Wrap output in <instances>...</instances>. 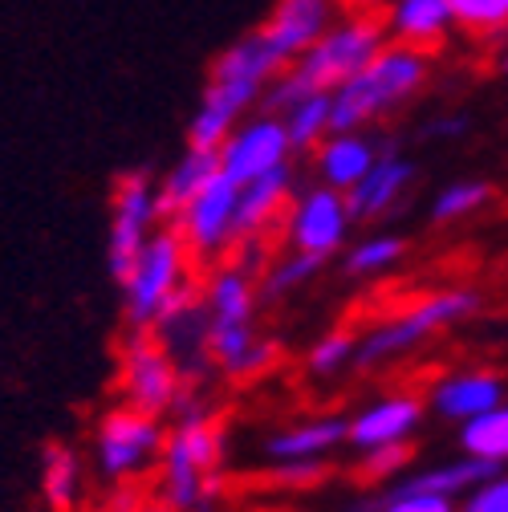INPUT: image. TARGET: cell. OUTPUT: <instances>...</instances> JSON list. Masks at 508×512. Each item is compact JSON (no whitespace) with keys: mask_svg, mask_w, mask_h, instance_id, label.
Listing matches in <instances>:
<instances>
[{"mask_svg":"<svg viewBox=\"0 0 508 512\" xmlns=\"http://www.w3.org/2000/svg\"><path fill=\"white\" fill-rule=\"evenodd\" d=\"M419 419H423V403L415 395L378 399L350 423V443L358 452H370V447H383V443H403V439H411Z\"/></svg>","mask_w":508,"mask_h":512,"instance_id":"16","label":"cell"},{"mask_svg":"<svg viewBox=\"0 0 508 512\" xmlns=\"http://www.w3.org/2000/svg\"><path fill=\"white\" fill-rule=\"evenodd\" d=\"M496 70H500V74H508V37H504V41H496Z\"/></svg>","mask_w":508,"mask_h":512,"instance_id":"38","label":"cell"},{"mask_svg":"<svg viewBox=\"0 0 508 512\" xmlns=\"http://www.w3.org/2000/svg\"><path fill=\"white\" fill-rule=\"evenodd\" d=\"M383 512H460L452 496L443 492H419V488H395L383 500Z\"/></svg>","mask_w":508,"mask_h":512,"instance_id":"32","label":"cell"},{"mask_svg":"<svg viewBox=\"0 0 508 512\" xmlns=\"http://www.w3.org/2000/svg\"><path fill=\"white\" fill-rule=\"evenodd\" d=\"M289 204H293V167L281 163L257 179L240 183L236 232L240 236H273V228L289 216Z\"/></svg>","mask_w":508,"mask_h":512,"instance_id":"14","label":"cell"},{"mask_svg":"<svg viewBox=\"0 0 508 512\" xmlns=\"http://www.w3.org/2000/svg\"><path fill=\"white\" fill-rule=\"evenodd\" d=\"M492 196V187L484 179H452L448 187H439V196L431 200V220L435 224H456L476 216Z\"/></svg>","mask_w":508,"mask_h":512,"instance_id":"27","label":"cell"},{"mask_svg":"<svg viewBox=\"0 0 508 512\" xmlns=\"http://www.w3.org/2000/svg\"><path fill=\"white\" fill-rule=\"evenodd\" d=\"M431 82V53L387 41L370 66L330 90V131H362V126L395 114Z\"/></svg>","mask_w":508,"mask_h":512,"instance_id":"3","label":"cell"},{"mask_svg":"<svg viewBox=\"0 0 508 512\" xmlns=\"http://www.w3.org/2000/svg\"><path fill=\"white\" fill-rule=\"evenodd\" d=\"M476 305H480V297L468 293V289H452V293L423 297V301L411 305L407 313L391 317V322H383V326H374V330L358 342L354 362H358V366H374V362L399 358V354H407L411 346H419L427 334H435V330H443V326L460 322V317L476 313Z\"/></svg>","mask_w":508,"mask_h":512,"instance_id":"8","label":"cell"},{"mask_svg":"<svg viewBox=\"0 0 508 512\" xmlns=\"http://www.w3.org/2000/svg\"><path fill=\"white\" fill-rule=\"evenodd\" d=\"M139 512H179V508H171V504H167V500L159 496V500H147V504H143Z\"/></svg>","mask_w":508,"mask_h":512,"instance_id":"39","label":"cell"},{"mask_svg":"<svg viewBox=\"0 0 508 512\" xmlns=\"http://www.w3.org/2000/svg\"><path fill=\"white\" fill-rule=\"evenodd\" d=\"M293 151L297 147L289 139L285 118L273 114V110H257V114H244L232 126V135L224 139V147H220V171L232 175L236 183H248V179H257V175L289 163Z\"/></svg>","mask_w":508,"mask_h":512,"instance_id":"10","label":"cell"},{"mask_svg":"<svg viewBox=\"0 0 508 512\" xmlns=\"http://www.w3.org/2000/svg\"><path fill=\"white\" fill-rule=\"evenodd\" d=\"M342 17V0H273V9L257 25L269 49L281 57V66L293 61Z\"/></svg>","mask_w":508,"mask_h":512,"instance_id":"12","label":"cell"},{"mask_svg":"<svg viewBox=\"0 0 508 512\" xmlns=\"http://www.w3.org/2000/svg\"><path fill=\"white\" fill-rule=\"evenodd\" d=\"M504 403V382L496 374H480V370H468V374H448L431 391V407L443 415V419H472V415H484L492 407Z\"/></svg>","mask_w":508,"mask_h":512,"instance_id":"18","label":"cell"},{"mask_svg":"<svg viewBox=\"0 0 508 512\" xmlns=\"http://www.w3.org/2000/svg\"><path fill=\"white\" fill-rule=\"evenodd\" d=\"M468 126H472L468 114H435L423 126V139H460V135H468Z\"/></svg>","mask_w":508,"mask_h":512,"instance_id":"35","label":"cell"},{"mask_svg":"<svg viewBox=\"0 0 508 512\" xmlns=\"http://www.w3.org/2000/svg\"><path fill=\"white\" fill-rule=\"evenodd\" d=\"M220 171V151H204V147H187L175 167L159 179V216L163 224H171L187 204L196 200V191Z\"/></svg>","mask_w":508,"mask_h":512,"instance_id":"19","label":"cell"},{"mask_svg":"<svg viewBox=\"0 0 508 512\" xmlns=\"http://www.w3.org/2000/svg\"><path fill=\"white\" fill-rule=\"evenodd\" d=\"M163 224L159 216V179L151 171H122L110 191V232H106V269L126 285L143 244Z\"/></svg>","mask_w":508,"mask_h":512,"instance_id":"5","label":"cell"},{"mask_svg":"<svg viewBox=\"0 0 508 512\" xmlns=\"http://www.w3.org/2000/svg\"><path fill=\"white\" fill-rule=\"evenodd\" d=\"M460 443H464L468 456L504 464V460H508V407L500 403V407H492V411H484V415L464 419Z\"/></svg>","mask_w":508,"mask_h":512,"instance_id":"25","label":"cell"},{"mask_svg":"<svg viewBox=\"0 0 508 512\" xmlns=\"http://www.w3.org/2000/svg\"><path fill=\"white\" fill-rule=\"evenodd\" d=\"M411 179H415L411 159L399 151L395 139H383V151H378L374 167L346 191L350 216H354V220H383V216L407 196Z\"/></svg>","mask_w":508,"mask_h":512,"instance_id":"13","label":"cell"},{"mask_svg":"<svg viewBox=\"0 0 508 512\" xmlns=\"http://www.w3.org/2000/svg\"><path fill=\"white\" fill-rule=\"evenodd\" d=\"M407 460H411L407 439H403V443L370 447V452H362V460H358V476H362V480H391V476H399V472L407 468Z\"/></svg>","mask_w":508,"mask_h":512,"instance_id":"31","label":"cell"},{"mask_svg":"<svg viewBox=\"0 0 508 512\" xmlns=\"http://www.w3.org/2000/svg\"><path fill=\"white\" fill-rule=\"evenodd\" d=\"M383 151V139L362 135V131H330L322 143H317V171H322V183L350 191L378 159Z\"/></svg>","mask_w":508,"mask_h":512,"instance_id":"17","label":"cell"},{"mask_svg":"<svg viewBox=\"0 0 508 512\" xmlns=\"http://www.w3.org/2000/svg\"><path fill=\"white\" fill-rule=\"evenodd\" d=\"M350 224H354V216H350V204H346V191H338L330 183L309 187L305 196H297L289 204V216H285L289 244L301 248V252L322 256V261L346 244Z\"/></svg>","mask_w":508,"mask_h":512,"instance_id":"11","label":"cell"},{"mask_svg":"<svg viewBox=\"0 0 508 512\" xmlns=\"http://www.w3.org/2000/svg\"><path fill=\"white\" fill-rule=\"evenodd\" d=\"M118 391H122V403L151 411V415H163L179 403L183 370L151 326H131V338L122 342Z\"/></svg>","mask_w":508,"mask_h":512,"instance_id":"6","label":"cell"},{"mask_svg":"<svg viewBox=\"0 0 508 512\" xmlns=\"http://www.w3.org/2000/svg\"><path fill=\"white\" fill-rule=\"evenodd\" d=\"M342 439H350V423H342V419H313V423H301V427H289V431L273 435L265 443V452L273 460H326Z\"/></svg>","mask_w":508,"mask_h":512,"instance_id":"20","label":"cell"},{"mask_svg":"<svg viewBox=\"0 0 508 512\" xmlns=\"http://www.w3.org/2000/svg\"><path fill=\"white\" fill-rule=\"evenodd\" d=\"M391 37H387V25L378 13H350L342 9V17L317 37L293 66H285L265 98H261V110H273V114H285L297 98L313 94V90H338L346 78H354L362 66H370L374 53L383 49Z\"/></svg>","mask_w":508,"mask_h":512,"instance_id":"1","label":"cell"},{"mask_svg":"<svg viewBox=\"0 0 508 512\" xmlns=\"http://www.w3.org/2000/svg\"><path fill=\"white\" fill-rule=\"evenodd\" d=\"M281 118L289 126V139L297 151H317V143L330 135V90H313L297 98Z\"/></svg>","mask_w":508,"mask_h":512,"instance_id":"24","label":"cell"},{"mask_svg":"<svg viewBox=\"0 0 508 512\" xmlns=\"http://www.w3.org/2000/svg\"><path fill=\"white\" fill-rule=\"evenodd\" d=\"M378 17H383L391 41L423 49V53H435L443 41L456 33L452 0H391Z\"/></svg>","mask_w":508,"mask_h":512,"instance_id":"15","label":"cell"},{"mask_svg":"<svg viewBox=\"0 0 508 512\" xmlns=\"http://www.w3.org/2000/svg\"><path fill=\"white\" fill-rule=\"evenodd\" d=\"M208 313L212 322H248L257 309V289H252V273L224 265L220 273L208 277Z\"/></svg>","mask_w":508,"mask_h":512,"instance_id":"22","label":"cell"},{"mask_svg":"<svg viewBox=\"0 0 508 512\" xmlns=\"http://www.w3.org/2000/svg\"><path fill=\"white\" fill-rule=\"evenodd\" d=\"M460 512H508V476L496 472L484 484H476Z\"/></svg>","mask_w":508,"mask_h":512,"instance_id":"33","label":"cell"},{"mask_svg":"<svg viewBox=\"0 0 508 512\" xmlns=\"http://www.w3.org/2000/svg\"><path fill=\"white\" fill-rule=\"evenodd\" d=\"M391 5V0H342V9L350 13H383Z\"/></svg>","mask_w":508,"mask_h":512,"instance_id":"37","label":"cell"},{"mask_svg":"<svg viewBox=\"0 0 508 512\" xmlns=\"http://www.w3.org/2000/svg\"><path fill=\"white\" fill-rule=\"evenodd\" d=\"M236 200H240V183L232 175L216 171L196 191V200L171 220L179 228V236L187 240V248H192L196 261H220V256L240 240V232H236Z\"/></svg>","mask_w":508,"mask_h":512,"instance_id":"9","label":"cell"},{"mask_svg":"<svg viewBox=\"0 0 508 512\" xmlns=\"http://www.w3.org/2000/svg\"><path fill=\"white\" fill-rule=\"evenodd\" d=\"M456 33L472 41H504L508 37V0H452Z\"/></svg>","mask_w":508,"mask_h":512,"instance_id":"26","label":"cell"},{"mask_svg":"<svg viewBox=\"0 0 508 512\" xmlns=\"http://www.w3.org/2000/svg\"><path fill=\"white\" fill-rule=\"evenodd\" d=\"M175 415L179 423L159 456V496L179 512H216L224 427L208 411V403L192 395V387H183Z\"/></svg>","mask_w":508,"mask_h":512,"instance_id":"2","label":"cell"},{"mask_svg":"<svg viewBox=\"0 0 508 512\" xmlns=\"http://www.w3.org/2000/svg\"><path fill=\"white\" fill-rule=\"evenodd\" d=\"M326 480V460H281V468L273 472V484L285 488H309Z\"/></svg>","mask_w":508,"mask_h":512,"instance_id":"34","label":"cell"},{"mask_svg":"<svg viewBox=\"0 0 508 512\" xmlns=\"http://www.w3.org/2000/svg\"><path fill=\"white\" fill-rule=\"evenodd\" d=\"M354 350H358V342L350 338V334H326V338H317L313 342V350H309V370L317 374V378H326V374H338L346 362H354Z\"/></svg>","mask_w":508,"mask_h":512,"instance_id":"30","label":"cell"},{"mask_svg":"<svg viewBox=\"0 0 508 512\" xmlns=\"http://www.w3.org/2000/svg\"><path fill=\"white\" fill-rule=\"evenodd\" d=\"M326 261L322 256H313V252H301V248H293V252H285V256H277V261L265 269V289H261V297L265 301H277V297H285V293H293V289H301L317 269H322Z\"/></svg>","mask_w":508,"mask_h":512,"instance_id":"28","label":"cell"},{"mask_svg":"<svg viewBox=\"0 0 508 512\" xmlns=\"http://www.w3.org/2000/svg\"><path fill=\"white\" fill-rule=\"evenodd\" d=\"M500 464L492 460H480V456H464L456 464H443V468H431V472H419L411 480H399V488H419V492H443V496H456L464 488H476L484 484L488 476H496Z\"/></svg>","mask_w":508,"mask_h":512,"instance_id":"23","label":"cell"},{"mask_svg":"<svg viewBox=\"0 0 508 512\" xmlns=\"http://www.w3.org/2000/svg\"><path fill=\"white\" fill-rule=\"evenodd\" d=\"M163 443H167V431H163L159 415L139 411L131 403L110 407L94 435V456H98L102 480H110V484L135 480L163 456Z\"/></svg>","mask_w":508,"mask_h":512,"instance_id":"7","label":"cell"},{"mask_svg":"<svg viewBox=\"0 0 508 512\" xmlns=\"http://www.w3.org/2000/svg\"><path fill=\"white\" fill-rule=\"evenodd\" d=\"M143 504H147L143 488L135 480H122V484H114V492H110V500H106L102 512H139Z\"/></svg>","mask_w":508,"mask_h":512,"instance_id":"36","label":"cell"},{"mask_svg":"<svg viewBox=\"0 0 508 512\" xmlns=\"http://www.w3.org/2000/svg\"><path fill=\"white\" fill-rule=\"evenodd\" d=\"M41 492L53 512H74L82 496V460L74 447L49 443L41 456Z\"/></svg>","mask_w":508,"mask_h":512,"instance_id":"21","label":"cell"},{"mask_svg":"<svg viewBox=\"0 0 508 512\" xmlns=\"http://www.w3.org/2000/svg\"><path fill=\"white\" fill-rule=\"evenodd\" d=\"M403 252H407L403 236L374 232V236H366L362 244H354V248L346 252V273H350V277H374V273L391 269Z\"/></svg>","mask_w":508,"mask_h":512,"instance_id":"29","label":"cell"},{"mask_svg":"<svg viewBox=\"0 0 508 512\" xmlns=\"http://www.w3.org/2000/svg\"><path fill=\"white\" fill-rule=\"evenodd\" d=\"M187 261H192V248L179 236L175 224H159L151 232V240L143 244L139 261L126 277V322L131 326H155L159 313L183 293L192 289L187 281Z\"/></svg>","mask_w":508,"mask_h":512,"instance_id":"4","label":"cell"}]
</instances>
